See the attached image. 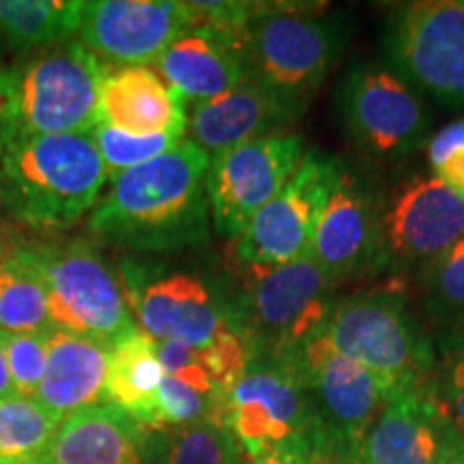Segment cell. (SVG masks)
Here are the masks:
<instances>
[{
	"label": "cell",
	"mask_w": 464,
	"mask_h": 464,
	"mask_svg": "<svg viewBox=\"0 0 464 464\" xmlns=\"http://www.w3.org/2000/svg\"><path fill=\"white\" fill-rule=\"evenodd\" d=\"M382 56L404 82L448 108H464V0L400 3L382 26Z\"/></svg>",
	"instance_id": "obj_8"
},
{
	"label": "cell",
	"mask_w": 464,
	"mask_h": 464,
	"mask_svg": "<svg viewBox=\"0 0 464 464\" xmlns=\"http://www.w3.org/2000/svg\"><path fill=\"white\" fill-rule=\"evenodd\" d=\"M108 172L91 131L0 136V194L17 219L67 228L100 198Z\"/></svg>",
	"instance_id": "obj_2"
},
{
	"label": "cell",
	"mask_w": 464,
	"mask_h": 464,
	"mask_svg": "<svg viewBox=\"0 0 464 464\" xmlns=\"http://www.w3.org/2000/svg\"><path fill=\"white\" fill-rule=\"evenodd\" d=\"M63 417L34 398L9 396L0 400V464H22L42 456Z\"/></svg>",
	"instance_id": "obj_27"
},
{
	"label": "cell",
	"mask_w": 464,
	"mask_h": 464,
	"mask_svg": "<svg viewBox=\"0 0 464 464\" xmlns=\"http://www.w3.org/2000/svg\"><path fill=\"white\" fill-rule=\"evenodd\" d=\"M432 174L464 198V119L445 125L428 142Z\"/></svg>",
	"instance_id": "obj_35"
},
{
	"label": "cell",
	"mask_w": 464,
	"mask_h": 464,
	"mask_svg": "<svg viewBox=\"0 0 464 464\" xmlns=\"http://www.w3.org/2000/svg\"><path fill=\"white\" fill-rule=\"evenodd\" d=\"M15 396L14 381H11L9 363H7V353H5V342H3V332H0V400Z\"/></svg>",
	"instance_id": "obj_37"
},
{
	"label": "cell",
	"mask_w": 464,
	"mask_h": 464,
	"mask_svg": "<svg viewBox=\"0 0 464 464\" xmlns=\"http://www.w3.org/2000/svg\"><path fill=\"white\" fill-rule=\"evenodd\" d=\"M0 207H3V194H0Z\"/></svg>",
	"instance_id": "obj_40"
},
{
	"label": "cell",
	"mask_w": 464,
	"mask_h": 464,
	"mask_svg": "<svg viewBox=\"0 0 464 464\" xmlns=\"http://www.w3.org/2000/svg\"><path fill=\"white\" fill-rule=\"evenodd\" d=\"M454 434L428 382L387 400L353 464H437Z\"/></svg>",
	"instance_id": "obj_18"
},
{
	"label": "cell",
	"mask_w": 464,
	"mask_h": 464,
	"mask_svg": "<svg viewBox=\"0 0 464 464\" xmlns=\"http://www.w3.org/2000/svg\"><path fill=\"white\" fill-rule=\"evenodd\" d=\"M338 164V158L307 149L297 172L235 239L237 260L241 265H282L310 254Z\"/></svg>",
	"instance_id": "obj_14"
},
{
	"label": "cell",
	"mask_w": 464,
	"mask_h": 464,
	"mask_svg": "<svg viewBox=\"0 0 464 464\" xmlns=\"http://www.w3.org/2000/svg\"><path fill=\"white\" fill-rule=\"evenodd\" d=\"M241 266V297L232 307L254 362H286L323 334L338 284L310 254L282 265Z\"/></svg>",
	"instance_id": "obj_4"
},
{
	"label": "cell",
	"mask_w": 464,
	"mask_h": 464,
	"mask_svg": "<svg viewBox=\"0 0 464 464\" xmlns=\"http://www.w3.org/2000/svg\"><path fill=\"white\" fill-rule=\"evenodd\" d=\"M160 78L183 102L218 100L247 82L239 44L208 31H191L168 45L158 61Z\"/></svg>",
	"instance_id": "obj_21"
},
{
	"label": "cell",
	"mask_w": 464,
	"mask_h": 464,
	"mask_svg": "<svg viewBox=\"0 0 464 464\" xmlns=\"http://www.w3.org/2000/svg\"><path fill=\"white\" fill-rule=\"evenodd\" d=\"M304 110L271 95L252 80L237 86L218 100L194 103L188 121L189 140L211 158L256 138L286 131Z\"/></svg>",
	"instance_id": "obj_19"
},
{
	"label": "cell",
	"mask_w": 464,
	"mask_h": 464,
	"mask_svg": "<svg viewBox=\"0 0 464 464\" xmlns=\"http://www.w3.org/2000/svg\"><path fill=\"white\" fill-rule=\"evenodd\" d=\"M155 340L133 329L110 346L106 398L142 426L161 428L158 392L164 381Z\"/></svg>",
	"instance_id": "obj_24"
},
{
	"label": "cell",
	"mask_w": 464,
	"mask_h": 464,
	"mask_svg": "<svg viewBox=\"0 0 464 464\" xmlns=\"http://www.w3.org/2000/svg\"><path fill=\"white\" fill-rule=\"evenodd\" d=\"M284 363L310 393L335 464H353L390 400L379 376L355 359L340 355L318 334Z\"/></svg>",
	"instance_id": "obj_10"
},
{
	"label": "cell",
	"mask_w": 464,
	"mask_h": 464,
	"mask_svg": "<svg viewBox=\"0 0 464 464\" xmlns=\"http://www.w3.org/2000/svg\"><path fill=\"white\" fill-rule=\"evenodd\" d=\"M437 464H464V439L460 434H454L450 443L445 445L443 454H440Z\"/></svg>",
	"instance_id": "obj_38"
},
{
	"label": "cell",
	"mask_w": 464,
	"mask_h": 464,
	"mask_svg": "<svg viewBox=\"0 0 464 464\" xmlns=\"http://www.w3.org/2000/svg\"><path fill=\"white\" fill-rule=\"evenodd\" d=\"M191 33L189 3L95 0L84 3L80 34L92 54L127 67L155 63L168 45Z\"/></svg>",
	"instance_id": "obj_16"
},
{
	"label": "cell",
	"mask_w": 464,
	"mask_h": 464,
	"mask_svg": "<svg viewBox=\"0 0 464 464\" xmlns=\"http://www.w3.org/2000/svg\"><path fill=\"white\" fill-rule=\"evenodd\" d=\"M430 390L451 428L464 439V324L440 329L434 340Z\"/></svg>",
	"instance_id": "obj_29"
},
{
	"label": "cell",
	"mask_w": 464,
	"mask_h": 464,
	"mask_svg": "<svg viewBox=\"0 0 464 464\" xmlns=\"http://www.w3.org/2000/svg\"><path fill=\"white\" fill-rule=\"evenodd\" d=\"M155 351H158V359L166 374L188 382L194 390L207 393V396L218 398L219 402H222V393H219L216 381H213L211 372H208L205 357H202L198 348L179 340H164L155 342Z\"/></svg>",
	"instance_id": "obj_34"
},
{
	"label": "cell",
	"mask_w": 464,
	"mask_h": 464,
	"mask_svg": "<svg viewBox=\"0 0 464 464\" xmlns=\"http://www.w3.org/2000/svg\"><path fill=\"white\" fill-rule=\"evenodd\" d=\"M464 235V198L417 172L382 198L381 269H426Z\"/></svg>",
	"instance_id": "obj_13"
},
{
	"label": "cell",
	"mask_w": 464,
	"mask_h": 464,
	"mask_svg": "<svg viewBox=\"0 0 464 464\" xmlns=\"http://www.w3.org/2000/svg\"><path fill=\"white\" fill-rule=\"evenodd\" d=\"M26 254L44 280L52 324L108 346L136 329L112 269L89 241L33 246Z\"/></svg>",
	"instance_id": "obj_9"
},
{
	"label": "cell",
	"mask_w": 464,
	"mask_h": 464,
	"mask_svg": "<svg viewBox=\"0 0 464 464\" xmlns=\"http://www.w3.org/2000/svg\"><path fill=\"white\" fill-rule=\"evenodd\" d=\"M420 276L428 316L440 329L464 324V235Z\"/></svg>",
	"instance_id": "obj_28"
},
{
	"label": "cell",
	"mask_w": 464,
	"mask_h": 464,
	"mask_svg": "<svg viewBox=\"0 0 464 464\" xmlns=\"http://www.w3.org/2000/svg\"><path fill=\"white\" fill-rule=\"evenodd\" d=\"M219 400L166 374L158 392L161 428H183L200 420H218Z\"/></svg>",
	"instance_id": "obj_33"
},
{
	"label": "cell",
	"mask_w": 464,
	"mask_h": 464,
	"mask_svg": "<svg viewBox=\"0 0 464 464\" xmlns=\"http://www.w3.org/2000/svg\"><path fill=\"white\" fill-rule=\"evenodd\" d=\"M97 123L130 136H183L185 102L149 67H103Z\"/></svg>",
	"instance_id": "obj_20"
},
{
	"label": "cell",
	"mask_w": 464,
	"mask_h": 464,
	"mask_svg": "<svg viewBox=\"0 0 464 464\" xmlns=\"http://www.w3.org/2000/svg\"><path fill=\"white\" fill-rule=\"evenodd\" d=\"M123 282L142 332L155 342L179 340L202 351L222 334L239 329L235 307L219 299L200 277L172 274L144 284L133 274Z\"/></svg>",
	"instance_id": "obj_17"
},
{
	"label": "cell",
	"mask_w": 464,
	"mask_h": 464,
	"mask_svg": "<svg viewBox=\"0 0 464 464\" xmlns=\"http://www.w3.org/2000/svg\"><path fill=\"white\" fill-rule=\"evenodd\" d=\"M44 456L50 464H142V423L116 404L86 406L63 420Z\"/></svg>",
	"instance_id": "obj_22"
},
{
	"label": "cell",
	"mask_w": 464,
	"mask_h": 464,
	"mask_svg": "<svg viewBox=\"0 0 464 464\" xmlns=\"http://www.w3.org/2000/svg\"><path fill=\"white\" fill-rule=\"evenodd\" d=\"M246 460L241 445L218 420L177 428L164 456V464H243Z\"/></svg>",
	"instance_id": "obj_30"
},
{
	"label": "cell",
	"mask_w": 464,
	"mask_h": 464,
	"mask_svg": "<svg viewBox=\"0 0 464 464\" xmlns=\"http://www.w3.org/2000/svg\"><path fill=\"white\" fill-rule=\"evenodd\" d=\"M110 346L63 329H52L48 362L34 400L58 417H69L106 398Z\"/></svg>",
	"instance_id": "obj_23"
},
{
	"label": "cell",
	"mask_w": 464,
	"mask_h": 464,
	"mask_svg": "<svg viewBox=\"0 0 464 464\" xmlns=\"http://www.w3.org/2000/svg\"><path fill=\"white\" fill-rule=\"evenodd\" d=\"M82 9L80 0H0V33L17 52L63 44L80 31Z\"/></svg>",
	"instance_id": "obj_25"
},
{
	"label": "cell",
	"mask_w": 464,
	"mask_h": 464,
	"mask_svg": "<svg viewBox=\"0 0 464 464\" xmlns=\"http://www.w3.org/2000/svg\"><path fill=\"white\" fill-rule=\"evenodd\" d=\"M249 464H332V458L323 451L312 448H284L265 451L252 460Z\"/></svg>",
	"instance_id": "obj_36"
},
{
	"label": "cell",
	"mask_w": 464,
	"mask_h": 464,
	"mask_svg": "<svg viewBox=\"0 0 464 464\" xmlns=\"http://www.w3.org/2000/svg\"><path fill=\"white\" fill-rule=\"evenodd\" d=\"M102 73L97 56L78 42L52 45L17 67H0L3 133L91 131L97 125Z\"/></svg>",
	"instance_id": "obj_6"
},
{
	"label": "cell",
	"mask_w": 464,
	"mask_h": 464,
	"mask_svg": "<svg viewBox=\"0 0 464 464\" xmlns=\"http://www.w3.org/2000/svg\"><path fill=\"white\" fill-rule=\"evenodd\" d=\"M218 421L228 428L247 460L284 448H312L332 458L310 393L284 363H249L226 392Z\"/></svg>",
	"instance_id": "obj_7"
},
{
	"label": "cell",
	"mask_w": 464,
	"mask_h": 464,
	"mask_svg": "<svg viewBox=\"0 0 464 464\" xmlns=\"http://www.w3.org/2000/svg\"><path fill=\"white\" fill-rule=\"evenodd\" d=\"M92 140H95L100 155L106 164L108 179H114L116 174L130 170L147 161L160 158L181 142V136L177 133H160V136H130L114 127L97 123L91 130Z\"/></svg>",
	"instance_id": "obj_31"
},
{
	"label": "cell",
	"mask_w": 464,
	"mask_h": 464,
	"mask_svg": "<svg viewBox=\"0 0 464 464\" xmlns=\"http://www.w3.org/2000/svg\"><path fill=\"white\" fill-rule=\"evenodd\" d=\"M382 196L374 181L340 160L310 256L335 284L381 271Z\"/></svg>",
	"instance_id": "obj_15"
},
{
	"label": "cell",
	"mask_w": 464,
	"mask_h": 464,
	"mask_svg": "<svg viewBox=\"0 0 464 464\" xmlns=\"http://www.w3.org/2000/svg\"><path fill=\"white\" fill-rule=\"evenodd\" d=\"M340 355L355 359L385 382L390 396L428 385L434 340L393 290H368L338 299L323 329Z\"/></svg>",
	"instance_id": "obj_5"
},
{
	"label": "cell",
	"mask_w": 464,
	"mask_h": 464,
	"mask_svg": "<svg viewBox=\"0 0 464 464\" xmlns=\"http://www.w3.org/2000/svg\"><path fill=\"white\" fill-rule=\"evenodd\" d=\"M346 39V20L338 14L312 5L258 3L239 48L247 80L305 112L340 61Z\"/></svg>",
	"instance_id": "obj_3"
},
{
	"label": "cell",
	"mask_w": 464,
	"mask_h": 464,
	"mask_svg": "<svg viewBox=\"0 0 464 464\" xmlns=\"http://www.w3.org/2000/svg\"><path fill=\"white\" fill-rule=\"evenodd\" d=\"M243 464H249V462H247V460H246V462H243Z\"/></svg>",
	"instance_id": "obj_41"
},
{
	"label": "cell",
	"mask_w": 464,
	"mask_h": 464,
	"mask_svg": "<svg viewBox=\"0 0 464 464\" xmlns=\"http://www.w3.org/2000/svg\"><path fill=\"white\" fill-rule=\"evenodd\" d=\"M52 318L44 280L26 247L0 260V332H50Z\"/></svg>",
	"instance_id": "obj_26"
},
{
	"label": "cell",
	"mask_w": 464,
	"mask_h": 464,
	"mask_svg": "<svg viewBox=\"0 0 464 464\" xmlns=\"http://www.w3.org/2000/svg\"><path fill=\"white\" fill-rule=\"evenodd\" d=\"M335 108L351 142L374 160H400L428 140L432 114L392 67L359 63L335 89Z\"/></svg>",
	"instance_id": "obj_11"
},
{
	"label": "cell",
	"mask_w": 464,
	"mask_h": 464,
	"mask_svg": "<svg viewBox=\"0 0 464 464\" xmlns=\"http://www.w3.org/2000/svg\"><path fill=\"white\" fill-rule=\"evenodd\" d=\"M211 155L191 140L116 174L92 211L91 230L114 246L179 249L207 237V170Z\"/></svg>",
	"instance_id": "obj_1"
},
{
	"label": "cell",
	"mask_w": 464,
	"mask_h": 464,
	"mask_svg": "<svg viewBox=\"0 0 464 464\" xmlns=\"http://www.w3.org/2000/svg\"><path fill=\"white\" fill-rule=\"evenodd\" d=\"M52 332V329H50ZM50 332L33 334H7L3 332L5 353L14 390L17 396L34 398L42 385L45 362H48Z\"/></svg>",
	"instance_id": "obj_32"
},
{
	"label": "cell",
	"mask_w": 464,
	"mask_h": 464,
	"mask_svg": "<svg viewBox=\"0 0 464 464\" xmlns=\"http://www.w3.org/2000/svg\"><path fill=\"white\" fill-rule=\"evenodd\" d=\"M22 464H50L48 460H45V456H34V458H28V460H24Z\"/></svg>",
	"instance_id": "obj_39"
},
{
	"label": "cell",
	"mask_w": 464,
	"mask_h": 464,
	"mask_svg": "<svg viewBox=\"0 0 464 464\" xmlns=\"http://www.w3.org/2000/svg\"><path fill=\"white\" fill-rule=\"evenodd\" d=\"M305 153V140L299 133L282 131L211 158L207 196L219 235L237 239L249 219L290 181Z\"/></svg>",
	"instance_id": "obj_12"
}]
</instances>
